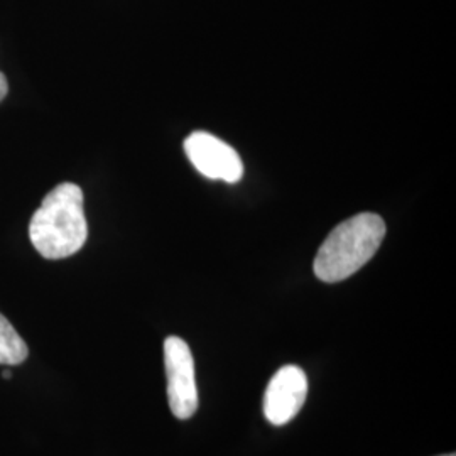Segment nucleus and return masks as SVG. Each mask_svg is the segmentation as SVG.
Segmentation results:
<instances>
[{
    "label": "nucleus",
    "mask_w": 456,
    "mask_h": 456,
    "mask_svg": "<svg viewBox=\"0 0 456 456\" xmlns=\"http://www.w3.org/2000/svg\"><path fill=\"white\" fill-rule=\"evenodd\" d=\"M440 456H456L455 453H448V455H440Z\"/></svg>",
    "instance_id": "1a4fd4ad"
},
{
    "label": "nucleus",
    "mask_w": 456,
    "mask_h": 456,
    "mask_svg": "<svg viewBox=\"0 0 456 456\" xmlns=\"http://www.w3.org/2000/svg\"><path fill=\"white\" fill-rule=\"evenodd\" d=\"M164 369L171 412L178 419H190L198 409L195 360L188 343L180 337L164 340Z\"/></svg>",
    "instance_id": "7ed1b4c3"
},
{
    "label": "nucleus",
    "mask_w": 456,
    "mask_h": 456,
    "mask_svg": "<svg viewBox=\"0 0 456 456\" xmlns=\"http://www.w3.org/2000/svg\"><path fill=\"white\" fill-rule=\"evenodd\" d=\"M308 377L297 365H284L273 375L264 394V416L274 426L291 423L305 406Z\"/></svg>",
    "instance_id": "39448f33"
},
{
    "label": "nucleus",
    "mask_w": 456,
    "mask_h": 456,
    "mask_svg": "<svg viewBox=\"0 0 456 456\" xmlns=\"http://www.w3.org/2000/svg\"><path fill=\"white\" fill-rule=\"evenodd\" d=\"M7 92H9V83H7L5 75L0 71V102L5 98Z\"/></svg>",
    "instance_id": "0eeeda50"
},
{
    "label": "nucleus",
    "mask_w": 456,
    "mask_h": 456,
    "mask_svg": "<svg viewBox=\"0 0 456 456\" xmlns=\"http://www.w3.org/2000/svg\"><path fill=\"white\" fill-rule=\"evenodd\" d=\"M29 235L45 259L58 261L77 254L88 237L82 188L61 183L49 191L33 215Z\"/></svg>",
    "instance_id": "f257e3e1"
},
{
    "label": "nucleus",
    "mask_w": 456,
    "mask_h": 456,
    "mask_svg": "<svg viewBox=\"0 0 456 456\" xmlns=\"http://www.w3.org/2000/svg\"><path fill=\"white\" fill-rule=\"evenodd\" d=\"M4 379H11V372H9V370L4 372Z\"/></svg>",
    "instance_id": "6e6552de"
},
{
    "label": "nucleus",
    "mask_w": 456,
    "mask_h": 456,
    "mask_svg": "<svg viewBox=\"0 0 456 456\" xmlns=\"http://www.w3.org/2000/svg\"><path fill=\"white\" fill-rule=\"evenodd\" d=\"M29 355V348L20 335L9 323V320L0 314V365H20Z\"/></svg>",
    "instance_id": "423d86ee"
},
{
    "label": "nucleus",
    "mask_w": 456,
    "mask_h": 456,
    "mask_svg": "<svg viewBox=\"0 0 456 456\" xmlns=\"http://www.w3.org/2000/svg\"><path fill=\"white\" fill-rule=\"evenodd\" d=\"M184 152L196 169L210 180L237 183L244 176V164L237 151L208 132H193L184 141Z\"/></svg>",
    "instance_id": "20e7f679"
},
{
    "label": "nucleus",
    "mask_w": 456,
    "mask_h": 456,
    "mask_svg": "<svg viewBox=\"0 0 456 456\" xmlns=\"http://www.w3.org/2000/svg\"><path fill=\"white\" fill-rule=\"evenodd\" d=\"M386 237V224L375 213H359L326 237L320 247L313 271L323 282H340L354 276L379 250Z\"/></svg>",
    "instance_id": "f03ea898"
}]
</instances>
